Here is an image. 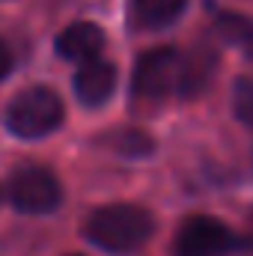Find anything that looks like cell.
Returning <instances> with one entry per match:
<instances>
[{
	"mask_svg": "<svg viewBox=\"0 0 253 256\" xmlns=\"http://www.w3.org/2000/svg\"><path fill=\"white\" fill-rule=\"evenodd\" d=\"M152 230H155L152 214L134 202L102 206L86 218L84 226L86 238L108 254H134L152 238Z\"/></svg>",
	"mask_w": 253,
	"mask_h": 256,
	"instance_id": "obj_1",
	"label": "cell"
},
{
	"mask_svg": "<svg viewBox=\"0 0 253 256\" xmlns=\"http://www.w3.org/2000/svg\"><path fill=\"white\" fill-rule=\"evenodd\" d=\"M3 122L15 137L24 140L45 137L63 122V102L48 86H30L9 102Z\"/></svg>",
	"mask_w": 253,
	"mask_h": 256,
	"instance_id": "obj_2",
	"label": "cell"
},
{
	"mask_svg": "<svg viewBox=\"0 0 253 256\" xmlns=\"http://www.w3.org/2000/svg\"><path fill=\"white\" fill-rule=\"evenodd\" d=\"M179 72H182V54L176 48H152L140 54L131 74V92L143 102L167 98L179 90Z\"/></svg>",
	"mask_w": 253,
	"mask_h": 256,
	"instance_id": "obj_3",
	"label": "cell"
},
{
	"mask_svg": "<svg viewBox=\"0 0 253 256\" xmlns=\"http://www.w3.org/2000/svg\"><path fill=\"white\" fill-rule=\"evenodd\" d=\"M238 248L232 230L212 214H190L173 238V256H230Z\"/></svg>",
	"mask_w": 253,
	"mask_h": 256,
	"instance_id": "obj_4",
	"label": "cell"
},
{
	"mask_svg": "<svg viewBox=\"0 0 253 256\" xmlns=\"http://www.w3.org/2000/svg\"><path fill=\"white\" fill-rule=\"evenodd\" d=\"M63 188L48 167H21L9 179V202L24 214H48L60 206Z\"/></svg>",
	"mask_w": 253,
	"mask_h": 256,
	"instance_id": "obj_5",
	"label": "cell"
},
{
	"mask_svg": "<svg viewBox=\"0 0 253 256\" xmlns=\"http://www.w3.org/2000/svg\"><path fill=\"white\" fill-rule=\"evenodd\" d=\"M116 90V68L114 63L102 60V57H90L84 60L78 74H74V96L86 104V108H98L102 102H108Z\"/></svg>",
	"mask_w": 253,
	"mask_h": 256,
	"instance_id": "obj_6",
	"label": "cell"
},
{
	"mask_svg": "<svg viewBox=\"0 0 253 256\" xmlns=\"http://www.w3.org/2000/svg\"><path fill=\"white\" fill-rule=\"evenodd\" d=\"M102 48H104V30L92 21H74L57 36V54L63 60L84 63L90 57H98Z\"/></svg>",
	"mask_w": 253,
	"mask_h": 256,
	"instance_id": "obj_7",
	"label": "cell"
},
{
	"mask_svg": "<svg viewBox=\"0 0 253 256\" xmlns=\"http://www.w3.org/2000/svg\"><path fill=\"white\" fill-rule=\"evenodd\" d=\"M188 0H131L128 18L137 30H161L185 12Z\"/></svg>",
	"mask_w": 253,
	"mask_h": 256,
	"instance_id": "obj_8",
	"label": "cell"
},
{
	"mask_svg": "<svg viewBox=\"0 0 253 256\" xmlns=\"http://www.w3.org/2000/svg\"><path fill=\"white\" fill-rule=\"evenodd\" d=\"M214 57L208 54V51H196V54H190V57H182V72H179V96L182 98H188V96H196L206 84H208V78H212V72H214Z\"/></svg>",
	"mask_w": 253,
	"mask_h": 256,
	"instance_id": "obj_9",
	"label": "cell"
},
{
	"mask_svg": "<svg viewBox=\"0 0 253 256\" xmlns=\"http://www.w3.org/2000/svg\"><path fill=\"white\" fill-rule=\"evenodd\" d=\"M218 30L224 39H230L236 45H253V21L244 15H220Z\"/></svg>",
	"mask_w": 253,
	"mask_h": 256,
	"instance_id": "obj_10",
	"label": "cell"
},
{
	"mask_svg": "<svg viewBox=\"0 0 253 256\" xmlns=\"http://www.w3.org/2000/svg\"><path fill=\"white\" fill-rule=\"evenodd\" d=\"M114 146L116 152L122 155H149L152 152V137L146 131H137V128H126L114 137Z\"/></svg>",
	"mask_w": 253,
	"mask_h": 256,
	"instance_id": "obj_11",
	"label": "cell"
},
{
	"mask_svg": "<svg viewBox=\"0 0 253 256\" xmlns=\"http://www.w3.org/2000/svg\"><path fill=\"white\" fill-rule=\"evenodd\" d=\"M232 110L236 116L253 128V78H238L232 90Z\"/></svg>",
	"mask_w": 253,
	"mask_h": 256,
	"instance_id": "obj_12",
	"label": "cell"
},
{
	"mask_svg": "<svg viewBox=\"0 0 253 256\" xmlns=\"http://www.w3.org/2000/svg\"><path fill=\"white\" fill-rule=\"evenodd\" d=\"M9 68H12V54H9V45L0 39V78H3Z\"/></svg>",
	"mask_w": 253,
	"mask_h": 256,
	"instance_id": "obj_13",
	"label": "cell"
},
{
	"mask_svg": "<svg viewBox=\"0 0 253 256\" xmlns=\"http://www.w3.org/2000/svg\"><path fill=\"white\" fill-rule=\"evenodd\" d=\"M250 226H253V214H250Z\"/></svg>",
	"mask_w": 253,
	"mask_h": 256,
	"instance_id": "obj_14",
	"label": "cell"
}]
</instances>
